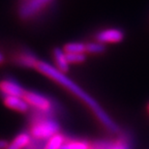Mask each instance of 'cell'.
Returning a JSON list of instances; mask_svg holds the SVG:
<instances>
[{"label": "cell", "mask_w": 149, "mask_h": 149, "mask_svg": "<svg viewBox=\"0 0 149 149\" xmlns=\"http://www.w3.org/2000/svg\"><path fill=\"white\" fill-rule=\"evenodd\" d=\"M52 0H24L19 8L20 19H27L36 16Z\"/></svg>", "instance_id": "cell-3"}, {"label": "cell", "mask_w": 149, "mask_h": 149, "mask_svg": "<svg viewBox=\"0 0 149 149\" xmlns=\"http://www.w3.org/2000/svg\"><path fill=\"white\" fill-rule=\"evenodd\" d=\"M68 62L70 64H79L82 63L86 60L85 53H66Z\"/></svg>", "instance_id": "cell-15"}, {"label": "cell", "mask_w": 149, "mask_h": 149, "mask_svg": "<svg viewBox=\"0 0 149 149\" xmlns=\"http://www.w3.org/2000/svg\"><path fill=\"white\" fill-rule=\"evenodd\" d=\"M29 106H32L42 112H49L52 109V103L49 98L34 91H26L23 97Z\"/></svg>", "instance_id": "cell-4"}, {"label": "cell", "mask_w": 149, "mask_h": 149, "mask_svg": "<svg viewBox=\"0 0 149 149\" xmlns=\"http://www.w3.org/2000/svg\"><path fill=\"white\" fill-rule=\"evenodd\" d=\"M3 61H4V56H3V54L0 53V63H2Z\"/></svg>", "instance_id": "cell-18"}, {"label": "cell", "mask_w": 149, "mask_h": 149, "mask_svg": "<svg viewBox=\"0 0 149 149\" xmlns=\"http://www.w3.org/2000/svg\"><path fill=\"white\" fill-rule=\"evenodd\" d=\"M90 149H95V148H90Z\"/></svg>", "instance_id": "cell-20"}, {"label": "cell", "mask_w": 149, "mask_h": 149, "mask_svg": "<svg viewBox=\"0 0 149 149\" xmlns=\"http://www.w3.org/2000/svg\"><path fill=\"white\" fill-rule=\"evenodd\" d=\"M64 142H65L64 136L61 134H57V135L53 136L52 138H50L47 141L44 149H61Z\"/></svg>", "instance_id": "cell-11"}, {"label": "cell", "mask_w": 149, "mask_h": 149, "mask_svg": "<svg viewBox=\"0 0 149 149\" xmlns=\"http://www.w3.org/2000/svg\"><path fill=\"white\" fill-rule=\"evenodd\" d=\"M106 50L105 45L99 42H90L85 44V52L92 53V54H99L103 53Z\"/></svg>", "instance_id": "cell-13"}, {"label": "cell", "mask_w": 149, "mask_h": 149, "mask_svg": "<svg viewBox=\"0 0 149 149\" xmlns=\"http://www.w3.org/2000/svg\"><path fill=\"white\" fill-rule=\"evenodd\" d=\"M53 57H54V61L56 64V69L64 74L69 71L70 63L68 62L66 52H64V49H61L59 47L54 49V50H53Z\"/></svg>", "instance_id": "cell-8"}, {"label": "cell", "mask_w": 149, "mask_h": 149, "mask_svg": "<svg viewBox=\"0 0 149 149\" xmlns=\"http://www.w3.org/2000/svg\"><path fill=\"white\" fill-rule=\"evenodd\" d=\"M4 104L9 109H14V111L26 112L29 109V105L26 102L24 98L22 97H16V96H7L4 97Z\"/></svg>", "instance_id": "cell-7"}, {"label": "cell", "mask_w": 149, "mask_h": 149, "mask_svg": "<svg viewBox=\"0 0 149 149\" xmlns=\"http://www.w3.org/2000/svg\"><path fill=\"white\" fill-rule=\"evenodd\" d=\"M102 149H129V147H128L125 143H122V142H120V143L112 145V146H109H109H105Z\"/></svg>", "instance_id": "cell-16"}, {"label": "cell", "mask_w": 149, "mask_h": 149, "mask_svg": "<svg viewBox=\"0 0 149 149\" xmlns=\"http://www.w3.org/2000/svg\"><path fill=\"white\" fill-rule=\"evenodd\" d=\"M17 63L20 65L22 67L26 68H36L39 63L38 58L36 55H34L33 53L30 52H20L16 58Z\"/></svg>", "instance_id": "cell-9"}, {"label": "cell", "mask_w": 149, "mask_h": 149, "mask_svg": "<svg viewBox=\"0 0 149 149\" xmlns=\"http://www.w3.org/2000/svg\"><path fill=\"white\" fill-rule=\"evenodd\" d=\"M148 111H149V105H148Z\"/></svg>", "instance_id": "cell-19"}, {"label": "cell", "mask_w": 149, "mask_h": 149, "mask_svg": "<svg viewBox=\"0 0 149 149\" xmlns=\"http://www.w3.org/2000/svg\"><path fill=\"white\" fill-rule=\"evenodd\" d=\"M60 126L53 119H40L32 125L30 135L36 139H47L59 134Z\"/></svg>", "instance_id": "cell-2"}, {"label": "cell", "mask_w": 149, "mask_h": 149, "mask_svg": "<svg viewBox=\"0 0 149 149\" xmlns=\"http://www.w3.org/2000/svg\"><path fill=\"white\" fill-rule=\"evenodd\" d=\"M96 41L102 44L120 43L124 39V32L117 28H109L98 32L96 34Z\"/></svg>", "instance_id": "cell-6"}, {"label": "cell", "mask_w": 149, "mask_h": 149, "mask_svg": "<svg viewBox=\"0 0 149 149\" xmlns=\"http://www.w3.org/2000/svg\"><path fill=\"white\" fill-rule=\"evenodd\" d=\"M64 52L66 53H85V44L80 42H73L65 45Z\"/></svg>", "instance_id": "cell-12"}, {"label": "cell", "mask_w": 149, "mask_h": 149, "mask_svg": "<svg viewBox=\"0 0 149 149\" xmlns=\"http://www.w3.org/2000/svg\"><path fill=\"white\" fill-rule=\"evenodd\" d=\"M8 141H5V139H0V149H6L8 147Z\"/></svg>", "instance_id": "cell-17"}, {"label": "cell", "mask_w": 149, "mask_h": 149, "mask_svg": "<svg viewBox=\"0 0 149 149\" xmlns=\"http://www.w3.org/2000/svg\"><path fill=\"white\" fill-rule=\"evenodd\" d=\"M36 69L38 71H40L42 74H46L47 77H50L52 79H53L54 81L58 82L59 84H61L62 86H64L65 88L68 89L70 92H72L74 95L84 102L87 105L92 111L94 112V114L97 116V118L101 121L104 126L107 129H109L111 132L113 133H117L119 131L118 126L116 125V123L111 118L108 113L103 109V108L95 101L92 96H90L89 94H87L83 89L77 84L76 82H74L70 77H68L64 73L60 72L59 70L56 69V67H53L52 65H50L47 62L45 61H39V63L37 65Z\"/></svg>", "instance_id": "cell-1"}, {"label": "cell", "mask_w": 149, "mask_h": 149, "mask_svg": "<svg viewBox=\"0 0 149 149\" xmlns=\"http://www.w3.org/2000/svg\"><path fill=\"white\" fill-rule=\"evenodd\" d=\"M26 90L14 79H6L0 81V94L3 98L7 96H16V97H24Z\"/></svg>", "instance_id": "cell-5"}, {"label": "cell", "mask_w": 149, "mask_h": 149, "mask_svg": "<svg viewBox=\"0 0 149 149\" xmlns=\"http://www.w3.org/2000/svg\"><path fill=\"white\" fill-rule=\"evenodd\" d=\"M61 149H90L89 144L86 141H65Z\"/></svg>", "instance_id": "cell-14"}, {"label": "cell", "mask_w": 149, "mask_h": 149, "mask_svg": "<svg viewBox=\"0 0 149 149\" xmlns=\"http://www.w3.org/2000/svg\"><path fill=\"white\" fill-rule=\"evenodd\" d=\"M31 135L28 132H22L19 134L16 138L13 139L11 143H9L6 149H22L30 144Z\"/></svg>", "instance_id": "cell-10"}]
</instances>
